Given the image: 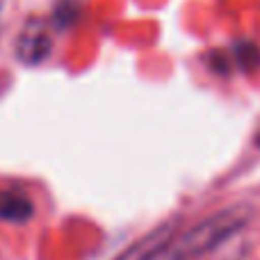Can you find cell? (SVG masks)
Instances as JSON below:
<instances>
[{
    "mask_svg": "<svg viewBox=\"0 0 260 260\" xmlns=\"http://www.w3.org/2000/svg\"><path fill=\"white\" fill-rule=\"evenodd\" d=\"M249 208L247 206H233L226 210L217 212V215L203 219L199 226H194L192 231L183 233L178 240L169 244V258L171 260H192L199 258L203 253L212 251L215 247H219L224 240H229L231 235H235L244 224L249 221Z\"/></svg>",
    "mask_w": 260,
    "mask_h": 260,
    "instance_id": "obj_1",
    "label": "cell"
},
{
    "mask_svg": "<svg viewBox=\"0 0 260 260\" xmlns=\"http://www.w3.org/2000/svg\"><path fill=\"white\" fill-rule=\"evenodd\" d=\"M53 48V37L48 32L44 18H30L23 25L16 41V57L27 67H37L50 55Z\"/></svg>",
    "mask_w": 260,
    "mask_h": 260,
    "instance_id": "obj_2",
    "label": "cell"
},
{
    "mask_svg": "<svg viewBox=\"0 0 260 260\" xmlns=\"http://www.w3.org/2000/svg\"><path fill=\"white\" fill-rule=\"evenodd\" d=\"M176 233V221H167V224L153 229L151 233H146L144 238H139L135 244H130L121 256L114 260H155L169 249V244L174 242Z\"/></svg>",
    "mask_w": 260,
    "mask_h": 260,
    "instance_id": "obj_3",
    "label": "cell"
},
{
    "mask_svg": "<svg viewBox=\"0 0 260 260\" xmlns=\"http://www.w3.org/2000/svg\"><path fill=\"white\" fill-rule=\"evenodd\" d=\"M35 215L30 197L18 189H0V219L9 224H25Z\"/></svg>",
    "mask_w": 260,
    "mask_h": 260,
    "instance_id": "obj_4",
    "label": "cell"
},
{
    "mask_svg": "<svg viewBox=\"0 0 260 260\" xmlns=\"http://www.w3.org/2000/svg\"><path fill=\"white\" fill-rule=\"evenodd\" d=\"M253 139H256V146H260V126L256 130V135H253Z\"/></svg>",
    "mask_w": 260,
    "mask_h": 260,
    "instance_id": "obj_5",
    "label": "cell"
}]
</instances>
